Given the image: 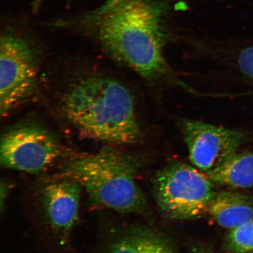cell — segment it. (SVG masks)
<instances>
[{
	"instance_id": "cell-1",
	"label": "cell",
	"mask_w": 253,
	"mask_h": 253,
	"mask_svg": "<svg viewBox=\"0 0 253 253\" xmlns=\"http://www.w3.org/2000/svg\"><path fill=\"white\" fill-rule=\"evenodd\" d=\"M168 9L161 0H105L93 9L50 25L90 35L113 59L145 80L171 82L189 89L164 55Z\"/></svg>"
},
{
	"instance_id": "cell-2",
	"label": "cell",
	"mask_w": 253,
	"mask_h": 253,
	"mask_svg": "<svg viewBox=\"0 0 253 253\" xmlns=\"http://www.w3.org/2000/svg\"><path fill=\"white\" fill-rule=\"evenodd\" d=\"M63 110L72 125L96 140L118 145L141 140L133 97L113 78L95 75L76 82L63 98Z\"/></svg>"
},
{
	"instance_id": "cell-3",
	"label": "cell",
	"mask_w": 253,
	"mask_h": 253,
	"mask_svg": "<svg viewBox=\"0 0 253 253\" xmlns=\"http://www.w3.org/2000/svg\"><path fill=\"white\" fill-rule=\"evenodd\" d=\"M140 159L110 146L72 158L61 175L75 180L86 192L90 203L121 213L140 212L145 207L136 181Z\"/></svg>"
},
{
	"instance_id": "cell-4",
	"label": "cell",
	"mask_w": 253,
	"mask_h": 253,
	"mask_svg": "<svg viewBox=\"0 0 253 253\" xmlns=\"http://www.w3.org/2000/svg\"><path fill=\"white\" fill-rule=\"evenodd\" d=\"M158 207L169 219H197L208 212L216 195L207 174L194 166L175 163L158 172L154 180Z\"/></svg>"
},
{
	"instance_id": "cell-5",
	"label": "cell",
	"mask_w": 253,
	"mask_h": 253,
	"mask_svg": "<svg viewBox=\"0 0 253 253\" xmlns=\"http://www.w3.org/2000/svg\"><path fill=\"white\" fill-rule=\"evenodd\" d=\"M38 56L26 37L5 30L0 40V115L5 117L29 98L37 84Z\"/></svg>"
},
{
	"instance_id": "cell-6",
	"label": "cell",
	"mask_w": 253,
	"mask_h": 253,
	"mask_svg": "<svg viewBox=\"0 0 253 253\" xmlns=\"http://www.w3.org/2000/svg\"><path fill=\"white\" fill-rule=\"evenodd\" d=\"M61 143L47 129L37 125L14 126L0 141V163L5 169L39 173L61 156Z\"/></svg>"
},
{
	"instance_id": "cell-7",
	"label": "cell",
	"mask_w": 253,
	"mask_h": 253,
	"mask_svg": "<svg viewBox=\"0 0 253 253\" xmlns=\"http://www.w3.org/2000/svg\"><path fill=\"white\" fill-rule=\"evenodd\" d=\"M179 126L190 161L206 173L225 162L245 141L242 132L197 120L183 119Z\"/></svg>"
},
{
	"instance_id": "cell-8",
	"label": "cell",
	"mask_w": 253,
	"mask_h": 253,
	"mask_svg": "<svg viewBox=\"0 0 253 253\" xmlns=\"http://www.w3.org/2000/svg\"><path fill=\"white\" fill-rule=\"evenodd\" d=\"M82 187L62 175L41 186L39 199L47 225L65 241L79 219Z\"/></svg>"
},
{
	"instance_id": "cell-9",
	"label": "cell",
	"mask_w": 253,
	"mask_h": 253,
	"mask_svg": "<svg viewBox=\"0 0 253 253\" xmlns=\"http://www.w3.org/2000/svg\"><path fill=\"white\" fill-rule=\"evenodd\" d=\"M208 213L223 228H236L253 220V198L235 192H220L211 201Z\"/></svg>"
},
{
	"instance_id": "cell-10",
	"label": "cell",
	"mask_w": 253,
	"mask_h": 253,
	"mask_svg": "<svg viewBox=\"0 0 253 253\" xmlns=\"http://www.w3.org/2000/svg\"><path fill=\"white\" fill-rule=\"evenodd\" d=\"M106 253H178L170 240L154 231H126L111 242Z\"/></svg>"
},
{
	"instance_id": "cell-11",
	"label": "cell",
	"mask_w": 253,
	"mask_h": 253,
	"mask_svg": "<svg viewBox=\"0 0 253 253\" xmlns=\"http://www.w3.org/2000/svg\"><path fill=\"white\" fill-rule=\"evenodd\" d=\"M207 174L215 184L237 189L253 188V153L237 152Z\"/></svg>"
},
{
	"instance_id": "cell-12",
	"label": "cell",
	"mask_w": 253,
	"mask_h": 253,
	"mask_svg": "<svg viewBox=\"0 0 253 253\" xmlns=\"http://www.w3.org/2000/svg\"><path fill=\"white\" fill-rule=\"evenodd\" d=\"M225 245L232 253H253V220L229 230Z\"/></svg>"
},
{
	"instance_id": "cell-13",
	"label": "cell",
	"mask_w": 253,
	"mask_h": 253,
	"mask_svg": "<svg viewBox=\"0 0 253 253\" xmlns=\"http://www.w3.org/2000/svg\"><path fill=\"white\" fill-rule=\"evenodd\" d=\"M237 64L243 75L253 78V46L246 47L240 52L237 57Z\"/></svg>"
},
{
	"instance_id": "cell-14",
	"label": "cell",
	"mask_w": 253,
	"mask_h": 253,
	"mask_svg": "<svg viewBox=\"0 0 253 253\" xmlns=\"http://www.w3.org/2000/svg\"><path fill=\"white\" fill-rule=\"evenodd\" d=\"M9 188V185L8 183L5 181H1V211L2 212L3 210H4V208L5 207V202L6 201V198L7 197V193L8 192V189Z\"/></svg>"
},
{
	"instance_id": "cell-15",
	"label": "cell",
	"mask_w": 253,
	"mask_h": 253,
	"mask_svg": "<svg viewBox=\"0 0 253 253\" xmlns=\"http://www.w3.org/2000/svg\"><path fill=\"white\" fill-rule=\"evenodd\" d=\"M44 1H45V0H34L33 3V8L34 10H38V9L41 7V6L42 5Z\"/></svg>"
},
{
	"instance_id": "cell-16",
	"label": "cell",
	"mask_w": 253,
	"mask_h": 253,
	"mask_svg": "<svg viewBox=\"0 0 253 253\" xmlns=\"http://www.w3.org/2000/svg\"><path fill=\"white\" fill-rule=\"evenodd\" d=\"M198 253H208V252H199Z\"/></svg>"
},
{
	"instance_id": "cell-17",
	"label": "cell",
	"mask_w": 253,
	"mask_h": 253,
	"mask_svg": "<svg viewBox=\"0 0 253 253\" xmlns=\"http://www.w3.org/2000/svg\"><path fill=\"white\" fill-rule=\"evenodd\" d=\"M252 79H253V78Z\"/></svg>"
}]
</instances>
